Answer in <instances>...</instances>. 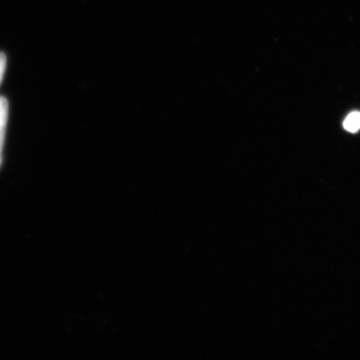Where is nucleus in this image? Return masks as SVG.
Wrapping results in <instances>:
<instances>
[{
  "instance_id": "obj_2",
  "label": "nucleus",
  "mask_w": 360,
  "mask_h": 360,
  "mask_svg": "<svg viewBox=\"0 0 360 360\" xmlns=\"http://www.w3.org/2000/svg\"><path fill=\"white\" fill-rule=\"evenodd\" d=\"M343 127L348 132L359 131L360 129V112L359 111H354V112L349 113L347 117L345 118V122H343Z\"/></svg>"
},
{
  "instance_id": "obj_4",
  "label": "nucleus",
  "mask_w": 360,
  "mask_h": 360,
  "mask_svg": "<svg viewBox=\"0 0 360 360\" xmlns=\"http://www.w3.org/2000/svg\"><path fill=\"white\" fill-rule=\"evenodd\" d=\"M0 162H1V158H0Z\"/></svg>"
},
{
  "instance_id": "obj_1",
  "label": "nucleus",
  "mask_w": 360,
  "mask_h": 360,
  "mask_svg": "<svg viewBox=\"0 0 360 360\" xmlns=\"http://www.w3.org/2000/svg\"><path fill=\"white\" fill-rule=\"evenodd\" d=\"M7 108H8V104L6 99L4 97H0V151L4 146V135H6Z\"/></svg>"
},
{
  "instance_id": "obj_3",
  "label": "nucleus",
  "mask_w": 360,
  "mask_h": 360,
  "mask_svg": "<svg viewBox=\"0 0 360 360\" xmlns=\"http://www.w3.org/2000/svg\"><path fill=\"white\" fill-rule=\"evenodd\" d=\"M6 68V58L2 52H0V82H1L2 77H4V71Z\"/></svg>"
}]
</instances>
